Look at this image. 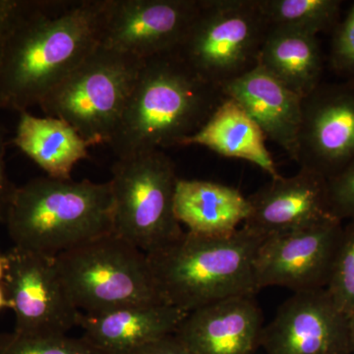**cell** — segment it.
Listing matches in <instances>:
<instances>
[{"mask_svg":"<svg viewBox=\"0 0 354 354\" xmlns=\"http://www.w3.org/2000/svg\"><path fill=\"white\" fill-rule=\"evenodd\" d=\"M104 0H25L0 44V109L28 111L99 46Z\"/></svg>","mask_w":354,"mask_h":354,"instance_id":"1","label":"cell"},{"mask_svg":"<svg viewBox=\"0 0 354 354\" xmlns=\"http://www.w3.org/2000/svg\"><path fill=\"white\" fill-rule=\"evenodd\" d=\"M227 99L176 53L144 60L109 146L116 158L180 147Z\"/></svg>","mask_w":354,"mask_h":354,"instance_id":"2","label":"cell"},{"mask_svg":"<svg viewBox=\"0 0 354 354\" xmlns=\"http://www.w3.org/2000/svg\"><path fill=\"white\" fill-rule=\"evenodd\" d=\"M4 223L15 248L55 257L113 234L111 183L36 177L15 187Z\"/></svg>","mask_w":354,"mask_h":354,"instance_id":"3","label":"cell"},{"mask_svg":"<svg viewBox=\"0 0 354 354\" xmlns=\"http://www.w3.org/2000/svg\"><path fill=\"white\" fill-rule=\"evenodd\" d=\"M263 239L244 227L223 236L186 230L147 255L160 299L189 313L227 298L255 295L254 261Z\"/></svg>","mask_w":354,"mask_h":354,"instance_id":"4","label":"cell"},{"mask_svg":"<svg viewBox=\"0 0 354 354\" xmlns=\"http://www.w3.org/2000/svg\"><path fill=\"white\" fill-rule=\"evenodd\" d=\"M55 264L81 313L165 304L147 254L113 232L58 254Z\"/></svg>","mask_w":354,"mask_h":354,"instance_id":"5","label":"cell"},{"mask_svg":"<svg viewBox=\"0 0 354 354\" xmlns=\"http://www.w3.org/2000/svg\"><path fill=\"white\" fill-rule=\"evenodd\" d=\"M143 62L99 44L39 106L71 125L91 146L109 145Z\"/></svg>","mask_w":354,"mask_h":354,"instance_id":"6","label":"cell"},{"mask_svg":"<svg viewBox=\"0 0 354 354\" xmlns=\"http://www.w3.org/2000/svg\"><path fill=\"white\" fill-rule=\"evenodd\" d=\"M176 165L162 150L120 158L111 167L113 234L149 255L184 230L174 212Z\"/></svg>","mask_w":354,"mask_h":354,"instance_id":"7","label":"cell"},{"mask_svg":"<svg viewBox=\"0 0 354 354\" xmlns=\"http://www.w3.org/2000/svg\"><path fill=\"white\" fill-rule=\"evenodd\" d=\"M269 29L260 0H201L174 53L198 75L221 87L257 66Z\"/></svg>","mask_w":354,"mask_h":354,"instance_id":"8","label":"cell"},{"mask_svg":"<svg viewBox=\"0 0 354 354\" xmlns=\"http://www.w3.org/2000/svg\"><path fill=\"white\" fill-rule=\"evenodd\" d=\"M200 6L201 0H104L99 44L143 62L174 53Z\"/></svg>","mask_w":354,"mask_h":354,"instance_id":"9","label":"cell"},{"mask_svg":"<svg viewBox=\"0 0 354 354\" xmlns=\"http://www.w3.org/2000/svg\"><path fill=\"white\" fill-rule=\"evenodd\" d=\"M2 281L15 314L13 332L31 335H67L78 327L74 306L58 274L55 257L13 247Z\"/></svg>","mask_w":354,"mask_h":354,"instance_id":"10","label":"cell"},{"mask_svg":"<svg viewBox=\"0 0 354 354\" xmlns=\"http://www.w3.org/2000/svg\"><path fill=\"white\" fill-rule=\"evenodd\" d=\"M342 227V221L333 218L266 237L254 261L258 290L281 286L295 293L327 288Z\"/></svg>","mask_w":354,"mask_h":354,"instance_id":"11","label":"cell"},{"mask_svg":"<svg viewBox=\"0 0 354 354\" xmlns=\"http://www.w3.org/2000/svg\"><path fill=\"white\" fill-rule=\"evenodd\" d=\"M354 160V80L321 83L302 100L295 162L327 180Z\"/></svg>","mask_w":354,"mask_h":354,"instance_id":"12","label":"cell"},{"mask_svg":"<svg viewBox=\"0 0 354 354\" xmlns=\"http://www.w3.org/2000/svg\"><path fill=\"white\" fill-rule=\"evenodd\" d=\"M265 354H353L348 317L326 288L295 292L264 326Z\"/></svg>","mask_w":354,"mask_h":354,"instance_id":"13","label":"cell"},{"mask_svg":"<svg viewBox=\"0 0 354 354\" xmlns=\"http://www.w3.org/2000/svg\"><path fill=\"white\" fill-rule=\"evenodd\" d=\"M248 198L250 211L242 227L262 239L335 218L328 180L300 167L295 176H279Z\"/></svg>","mask_w":354,"mask_h":354,"instance_id":"14","label":"cell"},{"mask_svg":"<svg viewBox=\"0 0 354 354\" xmlns=\"http://www.w3.org/2000/svg\"><path fill=\"white\" fill-rule=\"evenodd\" d=\"M254 297L227 298L191 311L176 335L198 354L256 353L265 324Z\"/></svg>","mask_w":354,"mask_h":354,"instance_id":"15","label":"cell"},{"mask_svg":"<svg viewBox=\"0 0 354 354\" xmlns=\"http://www.w3.org/2000/svg\"><path fill=\"white\" fill-rule=\"evenodd\" d=\"M223 94L245 109L264 133L295 160L302 116V97L258 64L221 86Z\"/></svg>","mask_w":354,"mask_h":354,"instance_id":"16","label":"cell"},{"mask_svg":"<svg viewBox=\"0 0 354 354\" xmlns=\"http://www.w3.org/2000/svg\"><path fill=\"white\" fill-rule=\"evenodd\" d=\"M187 312L167 304L122 307L95 315L81 314L78 327L91 344L108 354H127L176 334Z\"/></svg>","mask_w":354,"mask_h":354,"instance_id":"17","label":"cell"},{"mask_svg":"<svg viewBox=\"0 0 354 354\" xmlns=\"http://www.w3.org/2000/svg\"><path fill=\"white\" fill-rule=\"evenodd\" d=\"M250 211L248 198L232 186L207 180L178 179L174 212L188 232L223 236L243 225Z\"/></svg>","mask_w":354,"mask_h":354,"instance_id":"18","label":"cell"},{"mask_svg":"<svg viewBox=\"0 0 354 354\" xmlns=\"http://www.w3.org/2000/svg\"><path fill=\"white\" fill-rule=\"evenodd\" d=\"M264 133L239 102L227 97L204 127L180 147L202 146L225 158L257 165L272 178L281 176L266 146Z\"/></svg>","mask_w":354,"mask_h":354,"instance_id":"19","label":"cell"},{"mask_svg":"<svg viewBox=\"0 0 354 354\" xmlns=\"http://www.w3.org/2000/svg\"><path fill=\"white\" fill-rule=\"evenodd\" d=\"M13 142L46 174L58 179H71L80 160L88 157L91 144L71 125L57 118H39L29 111L19 113Z\"/></svg>","mask_w":354,"mask_h":354,"instance_id":"20","label":"cell"},{"mask_svg":"<svg viewBox=\"0 0 354 354\" xmlns=\"http://www.w3.org/2000/svg\"><path fill=\"white\" fill-rule=\"evenodd\" d=\"M258 64L304 99L322 81L324 58L317 36L270 27Z\"/></svg>","mask_w":354,"mask_h":354,"instance_id":"21","label":"cell"},{"mask_svg":"<svg viewBox=\"0 0 354 354\" xmlns=\"http://www.w3.org/2000/svg\"><path fill=\"white\" fill-rule=\"evenodd\" d=\"M342 3L339 0H260L270 27L312 36L334 32L341 21Z\"/></svg>","mask_w":354,"mask_h":354,"instance_id":"22","label":"cell"},{"mask_svg":"<svg viewBox=\"0 0 354 354\" xmlns=\"http://www.w3.org/2000/svg\"><path fill=\"white\" fill-rule=\"evenodd\" d=\"M0 354H108L85 337L68 335H31L18 333L0 335Z\"/></svg>","mask_w":354,"mask_h":354,"instance_id":"23","label":"cell"},{"mask_svg":"<svg viewBox=\"0 0 354 354\" xmlns=\"http://www.w3.org/2000/svg\"><path fill=\"white\" fill-rule=\"evenodd\" d=\"M326 290L335 306L349 318L354 311V221L344 223Z\"/></svg>","mask_w":354,"mask_h":354,"instance_id":"24","label":"cell"},{"mask_svg":"<svg viewBox=\"0 0 354 354\" xmlns=\"http://www.w3.org/2000/svg\"><path fill=\"white\" fill-rule=\"evenodd\" d=\"M330 69L346 80H354V3L333 32Z\"/></svg>","mask_w":354,"mask_h":354,"instance_id":"25","label":"cell"},{"mask_svg":"<svg viewBox=\"0 0 354 354\" xmlns=\"http://www.w3.org/2000/svg\"><path fill=\"white\" fill-rule=\"evenodd\" d=\"M330 209L337 220L354 221V160L328 180Z\"/></svg>","mask_w":354,"mask_h":354,"instance_id":"26","label":"cell"},{"mask_svg":"<svg viewBox=\"0 0 354 354\" xmlns=\"http://www.w3.org/2000/svg\"><path fill=\"white\" fill-rule=\"evenodd\" d=\"M127 354H198L176 334L165 335L162 339L140 346Z\"/></svg>","mask_w":354,"mask_h":354,"instance_id":"27","label":"cell"},{"mask_svg":"<svg viewBox=\"0 0 354 354\" xmlns=\"http://www.w3.org/2000/svg\"><path fill=\"white\" fill-rule=\"evenodd\" d=\"M4 137L1 127H0V223H4L6 221L7 208H8L9 201L12 196L14 189L16 186L9 181L7 177L6 162H4Z\"/></svg>","mask_w":354,"mask_h":354,"instance_id":"28","label":"cell"},{"mask_svg":"<svg viewBox=\"0 0 354 354\" xmlns=\"http://www.w3.org/2000/svg\"><path fill=\"white\" fill-rule=\"evenodd\" d=\"M25 0H0V44Z\"/></svg>","mask_w":354,"mask_h":354,"instance_id":"29","label":"cell"},{"mask_svg":"<svg viewBox=\"0 0 354 354\" xmlns=\"http://www.w3.org/2000/svg\"><path fill=\"white\" fill-rule=\"evenodd\" d=\"M6 308L11 309V304L7 297L6 288L2 283H0V311Z\"/></svg>","mask_w":354,"mask_h":354,"instance_id":"30","label":"cell"},{"mask_svg":"<svg viewBox=\"0 0 354 354\" xmlns=\"http://www.w3.org/2000/svg\"><path fill=\"white\" fill-rule=\"evenodd\" d=\"M7 266H8V257H7V254L6 255L0 254V283H2V281H4V278H6Z\"/></svg>","mask_w":354,"mask_h":354,"instance_id":"31","label":"cell"},{"mask_svg":"<svg viewBox=\"0 0 354 354\" xmlns=\"http://www.w3.org/2000/svg\"><path fill=\"white\" fill-rule=\"evenodd\" d=\"M349 334H351V351L354 354V311L348 318Z\"/></svg>","mask_w":354,"mask_h":354,"instance_id":"32","label":"cell"},{"mask_svg":"<svg viewBox=\"0 0 354 354\" xmlns=\"http://www.w3.org/2000/svg\"><path fill=\"white\" fill-rule=\"evenodd\" d=\"M254 354H265V353H263V351H262V353H259V351H257V353H254Z\"/></svg>","mask_w":354,"mask_h":354,"instance_id":"33","label":"cell"}]
</instances>
